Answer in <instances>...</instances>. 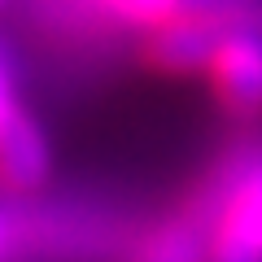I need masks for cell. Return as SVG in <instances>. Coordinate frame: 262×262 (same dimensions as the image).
Wrapping results in <instances>:
<instances>
[{"label":"cell","instance_id":"1","mask_svg":"<svg viewBox=\"0 0 262 262\" xmlns=\"http://www.w3.org/2000/svg\"><path fill=\"white\" fill-rule=\"evenodd\" d=\"M210 262H262V144L236 149L192 196Z\"/></svg>","mask_w":262,"mask_h":262},{"label":"cell","instance_id":"2","mask_svg":"<svg viewBox=\"0 0 262 262\" xmlns=\"http://www.w3.org/2000/svg\"><path fill=\"white\" fill-rule=\"evenodd\" d=\"M210 83L236 118H262V35L253 31H227L210 57Z\"/></svg>","mask_w":262,"mask_h":262},{"label":"cell","instance_id":"3","mask_svg":"<svg viewBox=\"0 0 262 262\" xmlns=\"http://www.w3.org/2000/svg\"><path fill=\"white\" fill-rule=\"evenodd\" d=\"M53 175L48 136L27 110H13L0 122V184L9 192H39Z\"/></svg>","mask_w":262,"mask_h":262},{"label":"cell","instance_id":"4","mask_svg":"<svg viewBox=\"0 0 262 262\" xmlns=\"http://www.w3.org/2000/svg\"><path fill=\"white\" fill-rule=\"evenodd\" d=\"M223 31H214L210 22L188 18V13H170L158 27H149V39H144V57L149 66L166 70V75H192V70H206L210 57H214Z\"/></svg>","mask_w":262,"mask_h":262},{"label":"cell","instance_id":"5","mask_svg":"<svg viewBox=\"0 0 262 262\" xmlns=\"http://www.w3.org/2000/svg\"><path fill=\"white\" fill-rule=\"evenodd\" d=\"M131 262H210L206 219L196 214L192 201H188L184 210H175L170 219H162V223L131 249Z\"/></svg>","mask_w":262,"mask_h":262},{"label":"cell","instance_id":"6","mask_svg":"<svg viewBox=\"0 0 262 262\" xmlns=\"http://www.w3.org/2000/svg\"><path fill=\"white\" fill-rule=\"evenodd\" d=\"M179 13L210 22L214 31H253L262 35V0H179Z\"/></svg>","mask_w":262,"mask_h":262},{"label":"cell","instance_id":"7","mask_svg":"<svg viewBox=\"0 0 262 262\" xmlns=\"http://www.w3.org/2000/svg\"><path fill=\"white\" fill-rule=\"evenodd\" d=\"M110 13H118L122 22H131V27H158L162 18H170V13L179 9V0H101Z\"/></svg>","mask_w":262,"mask_h":262},{"label":"cell","instance_id":"8","mask_svg":"<svg viewBox=\"0 0 262 262\" xmlns=\"http://www.w3.org/2000/svg\"><path fill=\"white\" fill-rule=\"evenodd\" d=\"M0 262H18V219L0 210Z\"/></svg>","mask_w":262,"mask_h":262},{"label":"cell","instance_id":"9","mask_svg":"<svg viewBox=\"0 0 262 262\" xmlns=\"http://www.w3.org/2000/svg\"><path fill=\"white\" fill-rule=\"evenodd\" d=\"M13 110H22L18 96H13V75H9V66H5V57H0V122L9 118Z\"/></svg>","mask_w":262,"mask_h":262},{"label":"cell","instance_id":"10","mask_svg":"<svg viewBox=\"0 0 262 262\" xmlns=\"http://www.w3.org/2000/svg\"><path fill=\"white\" fill-rule=\"evenodd\" d=\"M0 9H5V0H0Z\"/></svg>","mask_w":262,"mask_h":262}]
</instances>
